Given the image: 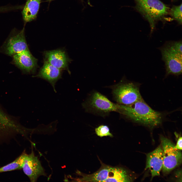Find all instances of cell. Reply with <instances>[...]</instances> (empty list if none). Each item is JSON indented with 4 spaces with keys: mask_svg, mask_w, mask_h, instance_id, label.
<instances>
[{
    "mask_svg": "<svg viewBox=\"0 0 182 182\" xmlns=\"http://www.w3.org/2000/svg\"><path fill=\"white\" fill-rule=\"evenodd\" d=\"M22 169L31 182H36L41 176H46L44 169L33 150L28 154L25 153Z\"/></svg>",
    "mask_w": 182,
    "mask_h": 182,
    "instance_id": "obj_8",
    "label": "cell"
},
{
    "mask_svg": "<svg viewBox=\"0 0 182 182\" xmlns=\"http://www.w3.org/2000/svg\"><path fill=\"white\" fill-rule=\"evenodd\" d=\"M182 41H166L158 49L161 52L162 59L165 63L166 74L176 76L182 73Z\"/></svg>",
    "mask_w": 182,
    "mask_h": 182,
    "instance_id": "obj_2",
    "label": "cell"
},
{
    "mask_svg": "<svg viewBox=\"0 0 182 182\" xmlns=\"http://www.w3.org/2000/svg\"><path fill=\"white\" fill-rule=\"evenodd\" d=\"M112 94L115 100L122 105H130L143 99L138 85L131 82L117 84L113 89Z\"/></svg>",
    "mask_w": 182,
    "mask_h": 182,
    "instance_id": "obj_5",
    "label": "cell"
},
{
    "mask_svg": "<svg viewBox=\"0 0 182 182\" xmlns=\"http://www.w3.org/2000/svg\"><path fill=\"white\" fill-rule=\"evenodd\" d=\"M44 55V61L61 70H66L70 73L68 66L69 59L64 51L61 50L46 51Z\"/></svg>",
    "mask_w": 182,
    "mask_h": 182,
    "instance_id": "obj_12",
    "label": "cell"
},
{
    "mask_svg": "<svg viewBox=\"0 0 182 182\" xmlns=\"http://www.w3.org/2000/svg\"><path fill=\"white\" fill-rule=\"evenodd\" d=\"M41 0H27L22 11L23 19L25 23L30 22L36 18Z\"/></svg>",
    "mask_w": 182,
    "mask_h": 182,
    "instance_id": "obj_14",
    "label": "cell"
},
{
    "mask_svg": "<svg viewBox=\"0 0 182 182\" xmlns=\"http://www.w3.org/2000/svg\"><path fill=\"white\" fill-rule=\"evenodd\" d=\"M95 133L98 136L102 137L104 136L113 137L112 134L110 132L108 127L106 125H101L95 129Z\"/></svg>",
    "mask_w": 182,
    "mask_h": 182,
    "instance_id": "obj_17",
    "label": "cell"
},
{
    "mask_svg": "<svg viewBox=\"0 0 182 182\" xmlns=\"http://www.w3.org/2000/svg\"><path fill=\"white\" fill-rule=\"evenodd\" d=\"M160 139L163 150L162 170L164 173H167L181 163V153L180 150L175 148V145L167 138L161 136Z\"/></svg>",
    "mask_w": 182,
    "mask_h": 182,
    "instance_id": "obj_6",
    "label": "cell"
},
{
    "mask_svg": "<svg viewBox=\"0 0 182 182\" xmlns=\"http://www.w3.org/2000/svg\"><path fill=\"white\" fill-rule=\"evenodd\" d=\"M23 152L14 161L0 168V173L21 169L25 154Z\"/></svg>",
    "mask_w": 182,
    "mask_h": 182,
    "instance_id": "obj_15",
    "label": "cell"
},
{
    "mask_svg": "<svg viewBox=\"0 0 182 182\" xmlns=\"http://www.w3.org/2000/svg\"><path fill=\"white\" fill-rule=\"evenodd\" d=\"M12 57V63L23 73H32L35 71L37 66V60L32 55L29 50L23 51Z\"/></svg>",
    "mask_w": 182,
    "mask_h": 182,
    "instance_id": "obj_10",
    "label": "cell"
},
{
    "mask_svg": "<svg viewBox=\"0 0 182 182\" xmlns=\"http://www.w3.org/2000/svg\"><path fill=\"white\" fill-rule=\"evenodd\" d=\"M182 137L179 136L178 139L176 144L175 146L176 149L180 150H182Z\"/></svg>",
    "mask_w": 182,
    "mask_h": 182,
    "instance_id": "obj_18",
    "label": "cell"
},
{
    "mask_svg": "<svg viewBox=\"0 0 182 182\" xmlns=\"http://www.w3.org/2000/svg\"><path fill=\"white\" fill-rule=\"evenodd\" d=\"M100 168L90 174H85V182H130L133 180L126 170L119 166L113 167L102 162Z\"/></svg>",
    "mask_w": 182,
    "mask_h": 182,
    "instance_id": "obj_4",
    "label": "cell"
},
{
    "mask_svg": "<svg viewBox=\"0 0 182 182\" xmlns=\"http://www.w3.org/2000/svg\"><path fill=\"white\" fill-rule=\"evenodd\" d=\"M120 113L135 122L152 128L162 121V113L151 108L143 99L130 105L121 104Z\"/></svg>",
    "mask_w": 182,
    "mask_h": 182,
    "instance_id": "obj_1",
    "label": "cell"
},
{
    "mask_svg": "<svg viewBox=\"0 0 182 182\" xmlns=\"http://www.w3.org/2000/svg\"><path fill=\"white\" fill-rule=\"evenodd\" d=\"M145 169H148L151 175V179L160 174L163 161V150L161 145L153 151L147 154Z\"/></svg>",
    "mask_w": 182,
    "mask_h": 182,
    "instance_id": "obj_11",
    "label": "cell"
},
{
    "mask_svg": "<svg viewBox=\"0 0 182 182\" xmlns=\"http://www.w3.org/2000/svg\"><path fill=\"white\" fill-rule=\"evenodd\" d=\"M6 114L0 110V125L3 123L6 120Z\"/></svg>",
    "mask_w": 182,
    "mask_h": 182,
    "instance_id": "obj_19",
    "label": "cell"
},
{
    "mask_svg": "<svg viewBox=\"0 0 182 182\" xmlns=\"http://www.w3.org/2000/svg\"><path fill=\"white\" fill-rule=\"evenodd\" d=\"M52 0H49V1H52Z\"/></svg>",
    "mask_w": 182,
    "mask_h": 182,
    "instance_id": "obj_20",
    "label": "cell"
},
{
    "mask_svg": "<svg viewBox=\"0 0 182 182\" xmlns=\"http://www.w3.org/2000/svg\"><path fill=\"white\" fill-rule=\"evenodd\" d=\"M29 50L26 39L24 28L20 30L15 29L12 30L0 50L2 53L11 56Z\"/></svg>",
    "mask_w": 182,
    "mask_h": 182,
    "instance_id": "obj_7",
    "label": "cell"
},
{
    "mask_svg": "<svg viewBox=\"0 0 182 182\" xmlns=\"http://www.w3.org/2000/svg\"><path fill=\"white\" fill-rule=\"evenodd\" d=\"M171 16L180 24L182 23V4L178 6L173 7L170 10Z\"/></svg>",
    "mask_w": 182,
    "mask_h": 182,
    "instance_id": "obj_16",
    "label": "cell"
},
{
    "mask_svg": "<svg viewBox=\"0 0 182 182\" xmlns=\"http://www.w3.org/2000/svg\"><path fill=\"white\" fill-rule=\"evenodd\" d=\"M87 105L92 109L101 113L115 111L119 112L121 104H116L110 101L100 93L96 92L91 96Z\"/></svg>",
    "mask_w": 182,
    "mask_h": 182,
    "instance_id": "obj_9",
    "label": "cell"
},
{
    "mask_svg": "<svg viewBox=\"0 0 182 182\" xmlns=\"http://www.w3.org/2000/svg\"><path fill=\"white\" fill-rule=\"evenodd\" d=\"M61 70L44 61V64L38 74L34 77L43 79L48 81L56 92L55 85L57 81L61 78Z\"/></svg>",
    "mask_w": 182,
    "mask_h": 182,
    "instance_id": "obj_13",
    "label": "cell"
},
{
    "mask_svg": "<svg viewBox=\"0 0 182 182\" xmlns=\"http://www.w3.org/2000/svg\"><path fill=\"white\" fill-rule=\"evenodd\" d=\"M135 8L148 20L151 28V35L156 22L168 14L169 8L159 0H134Z\"/></svg>",
    "mask_w": 182,
    "mask_h": 182,
    "instance_id": "obj_3",
    "label": "cell"
}]
</instances>
